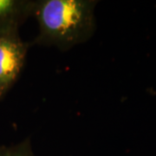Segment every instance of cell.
Returning a JSON list of instances; mask_svg holds the SVG:
<instances>
[{
	"label": "cell",
	"instance_id": "cell-2",
	"mask_svg": "<svg viewBox=\"0 0 156 156\" xmlns=\"http://www.w3.org/2000/svg\"><path fill=\"white\" fill-rule=\"evenodd\" d=\"M28 48V44L19 36L18 27L0 29V99L17 80Z\"/></svg>",
	"mask_w": 156,
	"mask_h": 156
},
{
	"label": "cell",
	"instance_id": "cell-4",
	"mask_svg": "<svg viewBox=\"0 0 156 156\" xmlns=\"http://www.w3.org/2000/svg\"><path fill=\"white\" fill-rule=\"evenodd\" d=\"M0 156H35L30 138L14 146H0Z\"/></svg>",
	"mask_w": 156,
	"mask_h": 156
},
{
	"label": "cell",
	"instance_id": "cell-3",
	"mask_svg": "<svg viewBox=\"0 0 156 156\" xmlns=\"http://www.w3.org/2000/svg\"><path fill=\"white\" fill-rule=\"evenodd\" d=\"M36 1L0 0V29L19 27L30 16H33Z\"/></svg>",
	"mask_w": 156,
	"mask_h": 156
},
{
	"label": "cell",
	"instance_id": "cell-1",
	"mask_svg": "<svg viewBox=\"0 0 156 156\" xmlns=\"http://www.w3.org/2000/svg\"><path fill=\"white\" fill-rule=\"evenodd\" d=\"M95 0H38L33 16L39 25L34 43L67 51L95 33Z\"/></svg>",
	"mask_w": 156,
	"mask_h": 156
}]
</instances>
